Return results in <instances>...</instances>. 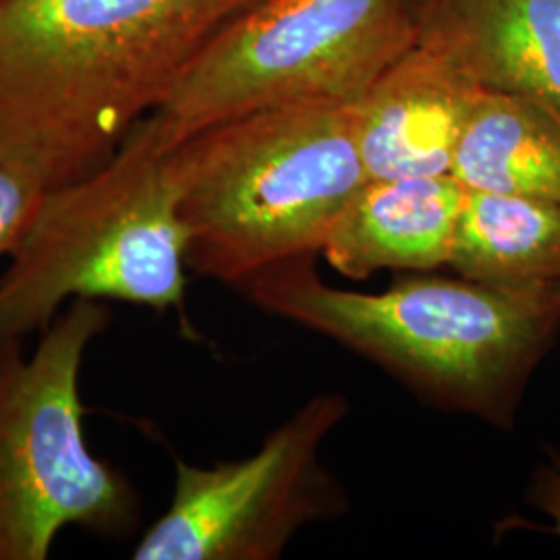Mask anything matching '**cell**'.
<instances>
[{"label":"cell","mask_w":560,"mask_h":560,"mask_svg":"<svg viewBox=\"0 0 560 560\" xmlns=\"http://www.w3.org/2000/svg\"><path fill=\"white\" fill-rule=\"evenodd\" d=\"M448 268L490 284L560 282V203L465 189Z\"/></svg>","instance_id":"7c38bea8"},{"label":"cell","mask_w":560,"mask_h":560,"mask_svg":"<svg viewBox=\"0 0 560 560\" xmlns=\"http://www.w3.org/2000/svg\"><path fill=\"white\" fill-rule=\"evenodd\" d=\"M347 411L345 397L318 395L245 459L210 467L177 459L171 504L133 559H279L301 527L335 517L345 504L320 448Z\"/></svg>","instance_id":"52a82bcc"},{"label":"cell","mask_w":560,"mask_h":560,"mask_svg":"<svg viewBox=\"0 0 560 560\" xmlns=\"http://www.w3.org/2000/svg\"><path fill=\"white\" fill-rule=\"evenodd\" d=\"M243 293L360 353L416 393L506 428L560 330V282L490 284L409 277L384 293L326 284L314 261L249 282Z\"/></svg>","instance_id":"7a4b0ae2"},{"label":"cell","mask_w":560,"mask_h":560,"mask_svg":"<svg viewBox=\"0 0 560 560\" xmlns=\"http://www.w3.org/2000/svg\"><path fill=\"white\" fill-rule=\"evenodd\" d=\"M110 324L102 301H71L32 358L0 349V560H44L67 527L122 538L140 520L136 488L85 441L81 368Z\"/></svg>","instance_id":"5b68a950"},{"label":"cell","mask_w":560,"mask_h":560,"mask_svg":"<svg viewBox=\"0 0 560 560\" xmlns=\"http://www.w3.org/2000/svg\"><path fill=\"white\" fill-rule=\"evenodd\" d=\"M154 117L90 175L48 189L0 277V349L44 330L71 301L185 307L187 226Z\"/></svg>","instance_id":"277c9868"},{"label":"cell","mask_w":560,"mask_h":560,"mask_svg":"<svg viewBox=\"0 0 560 560\" xmlns=\"http://www.w3.org/2000/svg\"><path fill=\"white\" fill-rule=\"evenodd\" d=\"M529 504L552 520V534L560 536V460H550L536 471L529 486Z\"/></svg>","instance_id":"5bb4252c"},{"label":"cell","mask_w":560,"mask_h":560,"mask_svg":"<svg viewBox=\"0 0 560 560\" xmlns=\"http://www.w3.org/2000/svg\"><path fill=\"white\" fill-rule=\"evenodd\" d=\"M465 187L453 175L368 179L340 214L322 256L347 279L448 266Z\"/></svg>","instance_id":"30bf717a"},{"label":"cell","mask_w":560,"mask_h":560,"mask_svg":"<svg viewBox=\"0 0 560 560\" xmlns=\"http://www.w3.org/2000/svg\"><path fill=\"white\" fill-rule=\"evenodd\" d=\"M481 90L448 55L416 40L351 106L368 177L451 175Z\"/></svg>","instance_id":"ba28073f"},{"label":"cell","mask_w":560,"mask_h":560,"mask_svg":"<svg viewBox=\"0 0 560 560\" xmlns=\"http://www.w3.org/2000/svg\"><path fill=\"white\" fill-rule=\"evenodd\" d=\"M416 0H260L208 42L152 117L173 148L272 106H353L418 36Z\"/></svg>","instance_id":"8992f818"},{"label":"cell","mask_w":560,"mask_h":560,"mask_svg":"<svg viewBox=\"0 0 560 560\" xmlns=\"http://www.w3.org/2000/svg\"><path fill=\"white\" fill-rule=\"evenodd\" d=\"M187 264L243 291L314 261L368 183L351 106H272L214 122L168 150Z\"/></svg>","instance_id":"3957f363"},{"label":"cell","mask_w":560,"mask_h":560,"mask_svg":"<svg viewBox=\"0 0 560 560\" xmlns=\"http://www.w3.org/2000/svg\"><path fill=\"white\" fill-rule=\"evenodd\" d=\"M451 175L465 189L560 203V120L536 102L481 90Z\"/></svg>","instance_id":"8fae6325"},{"label":"cell","mask_w":560,"mask_h":560,"mask_svg":"<svg viewBox=\"0 0 560 560\" xmlns=\"http://www.w3.org/2000/svg\"><path fill=\"white\" fill-rule=\"evenodd\" d=\"M48 189L40 180L0 162V258H11L40 212Z\"/></svg>","instance_id":"4fadbf2b"},{"label":"cell","mask_w":560,"mask_h":560,"mask_svg":"<svg viewBox=\"0 0 560 560\" xmlns=\"http://www.w3.org/2000/svg\"><path fill=\"white\" fill-rule=\"evenodd\" d=\"M260 0H0V162L46 189L101 168Z\"/></svg>","instance_id":"6da1fadb"},{"label":"cell","mask_w":560,"mask_h":560,"mask_svg":"<svg viewBox=\"0 0 560 560\" xmlns=\"http://www.w3.org/2000/svg\"><path fill=\"white\" fill-rule=\"evenodd\" d=\"M416 40L560 120V0H421Z\"/></svg>","instance_id":"9c48e42d"}]
</instances>
